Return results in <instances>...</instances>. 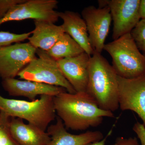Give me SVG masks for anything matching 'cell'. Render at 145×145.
Returning <instances> with one entry per match:
<instances>
[{"instance_id": "7402d4cb", "label": "cell", "mask_w": 145, "mask_h": 145, "mask_svg": "<svg viewBox=\"0 0 145 145\" xmlns=\"http://www.w3.org/2000/svg\"><path fill=\"white\" fill-rule=\"evenodd\" d=\"M133 130L140 140L141 145H145V126L143 124L137 122L133 126Z\"/></svg>"}, {"instance_id": "8fae6325", "label": "cell", "mask_w": 145, "mask_h": 145, "mask_svg": "<svg viewBox=\"0 0 145 145\" xmlns=\"http://www.w3.org/2000/svg\"><path fill=\"white\" fill-rule=\"evenodd\" d=\"M2 86L10 96L26 97L31 101L39 95L55 96L67 90L61 87L29 80H21L15 78L2 80Z\"/></svg>"}, {"instance_id": "30bf717a", "label": "cell", "mask_w": 145, "mask_h": 145, "mask_svg": "<svg viewBox=\"0 0 145 145\" xmlns=\"http://www.w3.org/2000/svg\"><path fill=\"white\" fill-rule=\"evenodd\" d=\"M140 0H108L113 27L112 37L116 40L130 33L140 21Z\"/></svg>"}, {"instance_id": "7c38bea8", "label": "cell", "mask_w": 145, "mask_h": 145, "mask_svg": "<svg viewBox=\"0 0 145 145\" xmlns=\"http://www.w3.org/2000/svg\"><path fill=\"white\" fill-rule=\"evenodd\" d=\"M90 57L84 52L76 57L57 61L64 76L76 92H86Z\"/></svg>"}, {"instance_id": "ffe728a7", "label": "cell", "mask_w": 145, "mask_h": 145, "mask_svg": "<svg viewBox=\"0 0 145 145\" xmlns=\"http://www.w3.org/2000/svg\"><path fill=\"white\" fill-rule=\"evenodd\" d=\"M137 47L145 52V19H142L130 33Z\"/></svg>"}, {"instance_id": "2e32d148", "label": "cell", "mask_w": 145, "mask_h": 145, "mask_svg": "<svg viewBox=\"0 0 145 145\" xmlns=\"http://www.w3.org/2000/svg\"><path fill=\"white\" fill-rule=\"evenodd\" d=\"M35 28L29 37V42L37 49L49 50L65 33L61 25L44 21H34Z\"/></svg>"}, {"instance_id": "5bb4252c", "label": "cell", "mask_w": 145, "mask_h": 145, "mask_svg": "<svg viewBox=\"0 0 145 145\" xmlns=\"http://www.w3.org/2000/svg\"><path fill=\"white\" fill-rule=\"evenodd\" d=\"M9 129L19 145H48L50 141L48 133L38 127L26 124L23 120L10 117Z\"/></svg>"}, {"instance_id": "603a6c76", "label": "cell", "mask_w": 145, "mask_h": 145, "mask_svg": "<svg viewBox=\"0 0 145 145\" xmlns=\"http://www.w3.org/2000/svg\"><path fill=\"white\" fill-rule=\"evenodd\" d=\"M114 145H140L136 137L124 138L123 137L116 139Z\"/></svg>"}, {"instance_id": "277c9868", "label": "cell", "mask_w": 145, "mask_h": 145, "mask_svg": "<svg viewBox=\"0 0 145 145\" xmlns=\"http://www.w3.org/2000/svg\"><path fill=\"white\" fill-rule=\"evenodd\" d=\"M112 67L121 78L132 79L145 74V56L140 52L130 33L105 44Z\"/></svg>"}, {"instance_id": "d4e9b609", "label": "cell", "mask_w": 145, "mask_h": 145, "mask_svg": "<svg viewBox=\"0 0 145 145\" xmlns=\"http://www.w3.org/2000/svg\"><path fill=\"white\" fill-rule=\"evenodd\" d=\"M112 132V131L111 130L110 131H109L106 136L105 137H104L103 139H102V140L99 141L93 142L89 143V144L86 145H105L107 139L111 134Z\"/></svg>"}, {"instance_id": "3957f363", "label": "cell", "mask_w": 145, "mask_h": 145, "mask_svg": "<svg viewBox=\"0 0 145 145\" xmlns=\"http://www.w3.org/2000/svg\"><path fill=\"white\" fill-rule=\"evenodd\" d=\"M54 96L44 95L35 101L9 99L0 95V112L10 117L25 120L43 130H46L56 118Z\"/></svg>"}, {"instance_id": "4fadbf2b", "label": "cell", "mask_w": 145, "mask_h": 145, "mask_svg": "<svg viewBox=\"0 0 145 145\" xmlns=\"http://www.w3.org/2000/svg\"><path fill=\"white\" fill-rule=\"evenodd\" d=\"M50 137L48 145H86L103 139V133L99 131H88L79 135L68 132L61 119L57 118V122L47 129Z\"/></svg>"}, {"instance_id": "6da1fadb", "label": "cell", "mask_w": 145, "mask_h": 145, "mask_svg": "<svg viewBox=\"0 0 145 145\" xmlns=\"http://www.w3.org/2000/svg\"><path fill=\"white\" fill-rule=\"evenodd\" d=\"M54 109L66 128L85 130L102 123L104 117L114 118L112 112L100 108L86 92H63L54 97Z\"/></svg>"}, {"instance_id": "9c48e42d", "label": "cell", "mask_w": 145, "mask_h": 145, "mask_svg": "<svg viewBox=\"0 0 145 145\" xmlns=\"http://www.w3.org/2000/svg\"><path fill=\"white\" fill-rule=\"evenodd\" d=\"M119 108L138 115L145 126V74L132 79L118 75Z\"/></svg>"}, {"instance_id": "52a82bcc", "label": "cell", "mask_w": 145, "mask_h": 145, "mask_svg": "<svg viewBox=\"0 0 145 145\" xmlns=\"http://www.w3.org/2000/svg\"><path fill=\"white\" fill-rule=\"evenodd\" d=\"M37 48L29 42L16 43L0 48V77L15 78L36 57Z\"/></svg>"}, {"instance_id": "44dd1931", "label": "cell", "mask_w": 145, "mask_h": 145, "mask_svg": "<svg viewBox=\"0 0 145 145\" xmlns=\"http://www.w3.org/2000/svg\"><path fill=\"white\" fill-rule=\"evenodd\" d=\"M25 1V0H0V20L5 16L13 7Z\"/></svg>"}, {"instance_id": "ba28073f", "label": "cell", "mask_w": 145, "mask_h": 145, "mask_svg": "<svg viewBox=\"0 0 145 145\" xmlns=\"http://www.w3.org/2000/svg\"><path fill=\"white\" fill-rule=\"evenodd\" d=\"M82 17L85 22L93 52L101 54L112 20L109 8L108 6L102 8L89 6L83 9Z\"/></svg>"}, {"instance_id": "5b68a950", "label": "cell", "mask_w": 145, "mask_h": 145, "mask_svg": "<svg viewBox=\"0 0 145 145\" xmlns=\"http://www.w3.org/2000/svg\"><path fill=\"white\" fill-rule=\"evenodd\" d=\"M36 57L19 72L20 79L61 87L71 93L76 91L60 70L57 61L46 51L37 49Z\"/></svg>"}, {"instance_id": "ac0fdd59", "label": "cell", "mask_w": 145, "mask_h": 145, "mask_svg": "<svg viewBox=\"0 0 145 145\" xmlns=\"http://www.w3.org/2000/svg\"><path fill=\"white\" fill-rule=\"evenodd\" d=\"M10 119L5 113L0 112V145H19L10 132Z\"/></svg>"}, {"instance_id": "d6986e66", "label": "cell", "mask_w": 145, "mask_h": 145, "mask_svg": "<svg viewBox=\"0 0 145 145\" xmlns=\"http://www.w3.org/2000/svg\"><path fill=\"white\" fill-rule=\"evenodd\" d=\"M31 34V31L20 34L8 31H0V48L24 41L28 39Z\"/></svg>"}, {"instance_id": "484cf974", "label": "cell", "mask_w": 145, "mask_h": 145, "mask_svg": "<svg viewBox=\"0 0 145 145\" xmlns=\"http://www.w3.org/2000/svg\"><path fill=\"white\" fill-rule=\"evenodd\" d=\"M144 55L145 56V52H144Z\"/></svg>"}, {"instance_id": "cb8c5ba5", "label": "cell", "mask_w": 145, "mask_h": 145, "mask_svg": "<svg viewBox=\"0 0 145 145\" xmlns=\"http://www.w3.org/2000/svg\"><path fill=\"white\" fill-rule=\"evenodd\" d=\"M139 14L140 19H145V0H140Z\"/></svg>"}, {"instance_id": "8992f818", "label": "cell", "mask_w": 145, "mask_h": 145, "mask_svg": "<svg viewBox=\"0 0 145 145\" xmlns=\"http://www.w3.org/2000/svg\"><path fill=\"white\" fill-rule=\"evenodd\" d=\"M58 3L57 0H25L10 8L0 20V26L7 22L28 19L55 24L59 18L58 11L55 10Z\"/></svg>"}, {"instance_id": "9a60e30c", "label": "cell", "mask_w": 145, "mask_h": 145, "mask_svg": "<svg viewBox=\"0 0 145 145\" xmlns=\"http://www.w3.org/2000/svg\"><path fill=\"white\" fill-rule=\"evenodd\" d=\"M59 18L63 21L61 25L64 31L80 45L89 56L93 53L91 46L85 22L78 12L66 10L58 12Z\"/></svg>"}, {"instance_id": "7a4b0ae2", "label": "cell", "mask_w": 145, "mask_h": 145, "mask_svg": "<svg viewBox=\"0 0 145 145\" xmlns=\"http://www.w3.org/2000/svg\"><path fill=\"white\" fill-rule=\"evenodd\" d=\"M86 92L102 109L113 112L119 108L118 75L101 53L91 56Z\"/></svg>"}, {"instance_id": "e0dca14e", "label": "cell", "mask_w": 145, "mask_h": 145, "mask_svg": "<svg viewBox=\"0 0 145 145\" xmlns=\"http://www.w3.org/2000/svg\"><path fill=\"white\" fill-rule=\"evenodd\" d=\"M85 52L82 47L69 34H63L47 54L56 61L76 57Z\"/></svg>"}]
</instances>
